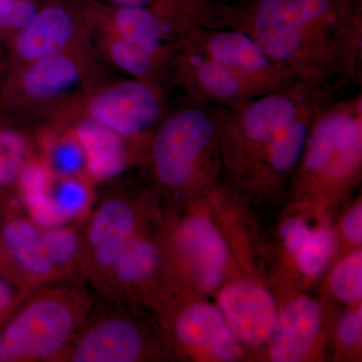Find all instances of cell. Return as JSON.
<instances>
[{"mask_svg":"<svg viewBox=\"0 0 362 362\" xmlns=\"http://www.w3.org/2000/svg\"><path fill=\"white\" fill-rule=\"evenodd\" d=\"M175 84L181 86L195 103L238 108L263 96L251 83L211 59L178 49L175 61Z\"/></svg>","mask_w":362,"mask_h":362,"instance_id":"13","label":"cell"},{"mask_svg":"<svg viewBox=\"0 0 362 362\" xmlns=\"http://www.w3.org/2000/svg\"><path fill=\"white\" fill-rule=\"evenodd\" d=\"M163 90L136 78H114L71 102L47 121L84 118L115 131L138 149L150 144L166 116Z\"/></svg>","mask_w":362,"mask_h":362,"instance_id":"7","label":"cell"},{"mask_svg":"<svg viewBox=\"0 0 362 362\" xmlns=\"http://www.w3.org/2000/svg\"><path fill=\"white\" fill-rule=\"evenodd\" d=\"M0 251H1V228H0Z\"/></svg>","mask_w":362,"mask_h":362,"instance_id":"36","label":"cell"},{"mask_svg":"<svg viewBox=\"0 0 362 362\" xmlns=\"http://www.w3.org/2000/svg\"><path fill=\"white\" fill-rule=\"evenodd\" d=\"M33 136L37 156L52 173L90 178L84 149L68 124L44 121Z\"/></svg>","mask_w":362,"mask_h":362,"instance_id":"22","label":"cell"},{"mask_svg":"<svg viewBox=\"0 0 362 362\" xmlns=\"http://www.w3.org/2000/svg\"><path fill=\"white\" fill-rule=\"evenodd\" d=\"M1 252L11 264L16 281L28 291L64 280L47 254L42 228L28 216H13L4 223Z\"/></svg>","mask_w":362,"mask_h":362,"instance_id":"14","label":"cell"},{"mask_svg":"<svg viewBox=\"0 0 362 362\" xmlns=\"http://www.w3.org/2000/svg\"><path fill=\"white\" fill-rule=\"evenodd\" d=\"M362 333L361 307L346 312L338 325V338L343 345L354 347L361 344Z\"/></svg>","mask_w":362,"mask_h":362,"instance_id":"31","label":"cell"},{"mask_svg":"<svg viewBox=\"0 0 362 362\" xmlns=\"http://www.w3.org/2000/svg\"><path fill=\"white\" fill-rule=\"evenodd\" d=\"M233 28L251 35L275 63L306 82L326 84L337 78L330 40L306 25L290 0H250L238 6Z\"/></svg>","mask_w":362,"mask_h":362,"instance_id":"3","label":"cell"},{"mask_svg":"<svg viewBox=\"0 0 362 362\" xmlns=\"http://www.w3.org/2000/svg\"><path fill=\"white\" fill-rule=\"evenodd\" d=\"M0 189L16 185L28 161L37 157L33 134L21 123L0 116Z\"/></svg>","mask_w":362,"mask_h":362,"instance_id":"24","label":"cell"},{"mask_svg":"<svg viewBox=\"0 0 362 362\" xmlns=\"http://www.w3.org/2000/svg\"><path fill=\"white\" fill-rule=\"evenodd\" d=\"M151 9L180 40L195 28H233L237 6L221 0H146Z\"/></svg>","mask_w":362,"mask_h":362,"instance_id":"21","label":"cell"},{"mask_svg":"<svg viewBox=\"0 0 362 362\" xmlns=\"http://www.w3.org/2000/svg\"><path fill=\"white\" fill-rule=\"evenodd\" d=\"M90 42L81 0H45L6 45L7 70Z\"/></svg>","mask_w":362,"mask_h":362,"instance_id":"9","label":"cell"},{"mask_svg":"<svg viewBox=\"0 0 362 362\" xmlns=\"http://www.w3.org/2000/svg\"><path fill=\"white\" fill-rule=\"evenodd\" d=\"M138 233L137 214L125 197L114 194L100 202L82 233L86 278L105 292L114 264Z\"/></svg>","mask_w":362,"mask_h":362,"instance_id":"10","label":"cell"},{"mask_svg":"<svg viewBox=\"0 0 362 362\" xmlns=\"http://www.w3.org/2000/svg\"><path fill=\"white\" fill-rule=\"evenodd\" d=\"M176 244L192 267L199 285L206 290L218 287L223 281L228 249L216 226L204 216H190L178 228Z\"/></svg>","mask_w":362,"mask_h":362,"instance_id":"17","label":"cell"},{"mask_svg":"<svg viewBox=\"0 0 362 362\" xmlns=\"http://www.w3.org/2000/svg\"><path fill=\"white\" fill-rule=\"evenodd\" d=\"M148 149L152 175L162 188L183 192L201 185L213 175L221 150L213 113L197 105L166 115Z\"/></svg>","mask_w":362,"mask_h":362,"instance_id":"5","label":"cell"},{"mask_svg":"<svg viewBox=\"0 0 362 362\" xmlns=\"http://www.w3.org/2000/svg\"><path fill=\"white\" fill-rule=\"evenodd\" d=\"M92 297L78 286L28 293L0 332V362L59 361L89 318Z\"/></svg>","mask_w":362,"mask_h":362,"instance_id":"2","label":"cell"},{"mask_svg":"<svg viewBox=\"0 0 362 362\" xmlns=\"http://www.w3.org/2000/svg\"><path fill=\"white\" fill-rule=\"evenodd\" d=\"M90 35L98 54L114 70L164 93L175 84V59L160 58L111 33L90 30Z\"/></svg>","mask_w":362,"mask_h":362,"instance_id":"19","label":"cell"},{"mask_svg":"<svg viewBox=\"0 0 362 362\" xmlns=\"http://www.w3.org/2000/svg\"><path fill=\"white\" fill-rule=\"evenodd\" d=\"M30 291L11 279L0 277V317H8Z\"/></svg>","mask_w":362,"mask_h":362,"instance_id":"32","label":"cell"},{"mask_svg":"<svg viewBox=\"0 0 362 362\" xmlns=\"http://www.w3.org/2000/svg\"><path fill=\"white\" fill-rule=\"evenodd\" d=\"M313 228H311L306 221L297 216L286 218L281 226L280 235L283 244L291 256H294L303 245L308 235H310Z\"/></svg>","mask_w":362,"mask_h":362,"instance_id":"30","label":"cell"},{"mask_svg":"<svg viewBox=\"0 0 362 362\" xmlns=\"http://www.w3.org/2000/svg\"><path fill=\"white\" fill-rule=\"evenodd\" d=\"M63 123L70 126L82 145L88 175L94 183L121 175L139 150L115 131L89 119H73Z\"/></svg>","mask_w":362,"mask_h":362,"instance_id":"18","label":"cell"},{"mask_svg":"<svg viewBox=\"0 0 362 362\" xmlns=\"http://www.w3.org/2000/svg\"><path fill=\"white\" fill-rule=\"evenodd\" d=\"M218 308L239 341L259 347L270 340L278 320L277 305L265 288L240 282L226 286Z\"/></svg>","mask_w":362,"mask_h":362,"instance_id":"15","label":"cell"},{"mask_svg":"<svg viewBox=\"0 0 362 362\" xmlns=\"http://www.w3.org/2000/svg\"><path fill=\"white\" fill-rule=\"evenodd\" d=\"M145 351L141 326L127 314L112 311L88 318L59 361L135 362Z\"/></svg>","mask_w":362,"mask_h":362,"instance_id":"11","label":"cell"},{"mask_svg":"<svg viewBox=\"0 0 362 362\" xmlns=\"http://www.w3.org/2000/svg\"><path fill=\"white\" fill-rule=\"evenodd\" d=\"M42 237L49 259L64 280L86 278L82 233L75 226L42 228Z\"/></svg>","mask_w":362,"mask_h":362,"instance_id":"26","label":"cell"},{"mask_svg":"<svg viewBox=\"0 0 362 362\" xmlns=\"http://www.w3.org/2000/svg\"><path fill=\"white\" fill-rule=\"evenodd\" d=\"M45 0H0V42L4 45L23 30Z\"/></svg>","mask_w":362,"mask_h":362,"instance_id":"29","label":"cell"},{"mask_svg":"<svg viewBox=\"0 0 362 362\" xmlns=\"http://www.w3.org/2000/svg\"><path fill=\"white\" fill-rule=\"evenodd\" d=\"M362 96L325 105L315 117L301 161L302 181L321 187H342L361 166Z\"/></svg>","mask_w":362,"mask_h":362,"instance_id":"6","label":"cell"},{"mask_svg":"<svg viewBox=\"0 0 362 362\" xmlns=\"http://www.w3.org/2000/svg\"><path fill=\"white\" fill-rule=\"evenodd\" d=\"M175 333L185 349L204 352L218 361H235L242 354L239 340L221 309L206 302L185 307L176 317Z\"/></svg>","mask_w":362,"mask_h":362,"instance_id":"16","label":"cell"},{"mask_svg":"<svg viewBox=\"0 0 362 362\" xmlns=\"http://www.w3.org/2000/svg\"><path fill=\"white\" fill-rule=\"evenodd\" d=\"M89 30L118 35L160 58L175 61L180 39L151 9L81 0Z\"/></svg>","mask_w":362,"mask_h":362,"instance_id":"12","label":"cell"},{"mask_svg":"<svg viewBox=\"0 0 362 362\" xmlns=\"http://www.w3.org/2000/svg\"><path fill=\"white\" fill-rule=\"evenodd\" d=\"M90 178L85 176H61L52 173L49 201L59 225L84 218L94 199Z\"/></svg>","mask_w":362,"mask_h":362,"instance_id":"25","label":"cell"},{"mask_svg":"<svg viewBox=\"0 0 362 362\" xmlns=\"http://www.w3.org/2000/svg\"><path fill=\"white\" fill-rule=\"evenodd\" d=\"M160 263L159 247L138 233L114 264L105 292L114 297L117 294H134L156 276Z\"/></svg>","mask_w":362,"mask_h":362,"instance_id":"23","label":"cell"},{"mask_svg":"<svg viewBox=\"0 0 362 362\" xmlns=\"http://www.w3.org/2000/svg\"><path fill=\"white\" fill-rule=\"evenodd\" d=\"M93 42L7 70L0 84V115L40 123L59 109L116 78Z\"/></svg>","mask_w":362,"mask_h":362,"instance_id":"1","label":"cell"},{"mask_svg":"<svg viewBox=\"0 0 362 362\" xmlns=\"http://www.w3.org/2000/svg\"><path fill=\"white\" fill-rule=\"evenodd\" d=\"M334 249V238L329 228H313L296 254L292 257L307 277H317L329 264Z\"/></svg>","mask_w":362,"mask_h":362,"instance_id":"27","label":"cell"},{"mask_svg":"<svg viewBox=\"0 0 362 362\" xmlns=\"http://www.w3.org/2000/svg\"><path fill=\"white\" fill-rule=\"evenodd\" d=\"M329 83L300 81L288 89L255 98L238 108L214 107L211 111L228 169L235 175H247L273 136L303 111Z\"/></svg>","mask_w":362,"mask_h":362,"instance_id":"4","label":"cell"},{"mask_svg":"<svg viewBox=\"0 0 362 362\" xmlns=\"http://www.w3.org/2000/svg\"><path fill=\"white\" fill-rule=\"evenodd\" d=\"M332 294L344 303H358L362 297V254L356 250L338 262L329 279Z\"/></svg>","mask_w":362,"mask_h":362,"instance_id":"28","label":"cell"},{"mask_svg":"<svg viewBox=\"0 0 362 362\" xmlns=\"http://www.w3.org/2000/svg\"><path fill=\"white\" fill-rule=\"evenodd\" d=\"M8 318V317H7ZM6 317H0V332H1L2 327H4V321L7 319Z\"/></svg>","mask_w":362,"mask_h":362,"instance_id":"35","label":"cell"},{"mask_svg":"<svg viewBox=\"0 0 362 362\" xmlns=\"http://www.w3.org/2000/svg\"><path fill=\"white\" fill-rule=\"evenodd\" d=\"M321 323L322 310L313 298L299 297L286 305L271 337V361H303L318 337Z\"/></svg>","mask_w":362,"mask_h":362,"instance_id":"20","label":"cell"},{"mask_svg":"<svg viewBox=\"0 0 362 362\" xmlns=\"http://www.w3.org/2000/svg\"><path fill=\"white\" fill-rule=\"evenodd\" d=\"M180 49L226 66L263 95L304 81L297 71L275 63L251 35L235 28H195L180 40Z\"/></svg>","mask_w":362,"mask_h":362,"instance_id":"8","label":"cell"},{"mask_svg":"<svg viewBox=\"0 0 362 362\" xmlns=\"http://www.w3.org/2000/svg\"><path fill=\"white\" fill-rule=\"evenodd\" d=\"M7 71L6 47L0 42V84Z\"/></svg>","mask_w":362,"mask_h":362,"instance_id":"34","label":"cell"},{"mask_svg":"<svg viewBox=\"0 0 362 362\" xmlns=\"http://www.w3.org/2000/svg\"><path fill=\"white\" fill-rule=\"evenodd\" d=\"M342 232L347 239L354 244H361L362 240V206L356 204L343 216Z\"/></svg>","mask_w":362,"mask_h":362,"instance_id":"33","label":"cell"}]
</instances>
